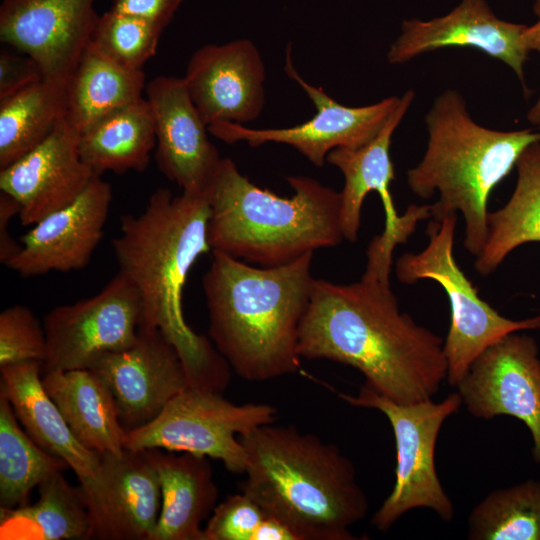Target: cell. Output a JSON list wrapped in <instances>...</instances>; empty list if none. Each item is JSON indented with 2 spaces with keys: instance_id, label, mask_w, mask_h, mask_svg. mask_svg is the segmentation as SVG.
<instances>
[{
  "instance_id": "cell-1",
  "label": "cell",
  "mask_w": 540,
  "mask_h": 540,
  "mask_svg": "<svg viewBox=\"0 0 540 540\" xmlns=\"http://www.w3.org/2000/svg\"><path fill=\"white\" fill-rule=\"evenodd\" d=\"M298 352L357 369L401 404L432 399L447 379L443 338L400 311L390 280L364 273L351 284L315 279Z\"/></svg>"
},
{
  "instance_id": "cell-2",
  "label": "cell",
  "mask_w": 540,
  "mask_h": 540,
  "mask_svg": "<svg viewBox=\"0 0 540 540\" xmlns=\"http://www.w3.org/2000/svg\"><path fill=\"white\" fill-rule=\"evenodd\" d=\"M210 204L205 193L156 189L138 215L120 219L112 248L119 271L136 287L143 306L141 326L157 328L176 347L189 387L222 394L231 367L212 341L186 322L183 290L192 266L211 250Z\"/></svg>"
},
{
  "instance_id": "cell-3",
  "label": "cell",
  "mask_w": 540,
  "mask_h": 540,
  "mask_svg": "<svg viewBox=\"0 0 540 540\" xmlns=\"http://www.w3.org/2000/svg\"><path fill=\"white\" fill-rule=\"evenodd\" d=\"M313 254L255 267L212 251L202 278L209 338L242 379L267 381L299 370V328L316 279Z\"/></svg>"
},
{
  "instance_id": "cell-4",
  "label": "cell",
  "mask_w": 540,
  "mask_h": 540,
  "mask_svg": "<svg viewBox=\"0 0 540 540\" xmlns=\"http://www.w3.org/2000/svg\"><path fill=\"white\" fill-rule=\"evenodd\" d=\"M246 453L240 491L301 540H356L350 528L369 508L352 461L332 443L273 423L240 435Z\"/></svg>"
},
{
  "instance_id": "cell-5",
  "label": "cell",
  "mask_w": 540,
  "mask_h": 540,
  "mask_svg": "<svg viewBox=\"0 0 540 540\" xmlns=\"http://www.w3.org/2000/svg\"><path fill=\"white\" fill-rule=\"evenodd\" d=\"M286 179L294 194L281 197L222 158L206 191L211 251L275 267L345 240L339 192L307 176Z\"/></svg>"
},
{
  "instance_id": "cell-6",
  "label": "cell",
  "mask_w": 540,
  "mask_h": 540,
  "mask_svg": "<svg viewBox=\"0 0 540 540\" xmlns=\"http://www.w3.org/2000/svg\"><path fill=\"white\" fill-rule=\"evenodd\" d=\"M428 141L421 161L406 173L413 194L438 199L430 204L433 220L462 215L464 247L477 257L488 232L492 191L515 168L522 152L540 141L532 129L501 131L484 127L469 114L462 94L447 89L425 115Z\"/></svg>"
},
{
  "instance_id": "cell-7",
  "label": "cell",
  "mask_w": 540,
  "mask_h": 540,
  "mask_svg": "<svg viewBox=\"0 0 540 540\" xmlns=\"http://www.w3.org/2000/svg\"><path fill=\"white\" fill-rule=\"evenodd\" d=\"M456 224L457 214L440 220L432 219L426 229V247L418 253H404L395 264L400 282L411 285L424 279L433 280L447 295L451 320L444 340V353L447 360L446 382L452 387L491 345L513 332L540 329V315L510 319L479 297L477 289L454 257Z\"/></svg>"
},
{
  "instance_id": "cell-8",
  "label": "cell",
  "mask_w": 540,
  "mask_h": 540,
  "mask_svg": "<svg viewBox=\"0 0 540 540\" xmlns=\"http://www.w3.org/2000/svg\"><path fill=\"white\" fill-rule=\"evenodd\" d=\"M335 392L352 406L380 411L393 430L395 483L373 515L372 525L385 532L404 514L417 508L433 511L444 522L452 521L454 505L437 474L435 447L443 423L462 405L458 392L449 394L440 402L430 399L413 404L392 401L366 384L357 395Z\"/></svg>"
},
{
  "instance_id": "cell-9",
  "label": "cell",
  "mask_w": 540,
  "mask_h": 540,
  "mask_svg": "<svg viewBox=\"0 0 540 540\" xmlns=\"http://www.w3.org/2000/svg\"><path fill=\"white\" fill-rule=\"evenodd\" d=\"M277 409L264 403L234 404L222 394L188 387L149 423L125 430V449L157 448L220 460L244 474L246 453L239 436L274 423Z\"/></svg>"
},
{
  "instance_id": "cell-10",
  "label": "cell",
  "mask_w": 540,
  "mask_h": 540,
  "mask_svg": "<svg viewBox=\"0 0 540 540\" xmlns=\"http://www.w3.org/2000/svg\"><path fill=\"white\" fill-rule=\"evenodd\" d=\"M415 97L413 90L400 96L396 109L389 120L367 144L357 147H341L332 150L327 162L337 167L344 176L340 195V216L344 239L356 242L361 225V209L368 193L379 194L385 212V226L380 235L368 245L366 266L383 272H391L393 251L398 244L406 243L417 224L429 219L430 205H410L399 215L396 211L390 185L395 177L390 156L392 136L409 110Z\"/></svg>"
},
{
  "instance_id": "cell-11",
  "label": "cell",
  "mask_w": 540,
  "mask_h": 540,
  "mask_svg": "<svg viewBox=\"0 0 540 540\" xmlns=\"http://www.w3.org/2000/svg\"><path fill=\"white\" fill-rule=\"evenodd\" d=\"M142 316L140 295L120 272L96 295L53 308L43 321L47 351L42 374L89 369L102 355L130 347Z\"/></svg>"
},
{
  "instance_id": "cell-12",
  "label": "cell",
  "mask_w": 540,
  "mask_h": 540,
  "mask_svg": "<svg viewBox=\"0 0 540 540\" xmlns=\"http://www.w3.org/2000/svg\"><path fill=\"white\" fill-rule=\"evenodd\" d=\"M290 48L289 45L284 70L313 102L316 108L313 117L289 128L255 129L226 122L210 125L208 131L228 144L240 141L251 147L269 142L287 144L316 167L324 166L328 154L336 148H357L375 138L396 109L400 97L391 96L361 107L342 105L299 75Z\"/></svg>"
},
{
  "instance_id": "cell-13",
  "label": "cell",
  "mask_w": 540,
  "mask_h": 540,
  "mask_svg": "<svg viewBox=\"0 0 540 540\" xmlns=\"http://www.w3.org/2000/svg\"><path fill=\"white\" fill-rule=\"evenodd\" d=\"M513 332L484 350L455 386L474 417H514L532 437V458L540 465V356L536 340Z\"/></svg>"
},
{
  "instance_id": "cell-14",
  "label": "cell",
  "mask_w": 540,
  "mask_h": 540,
  "mask_svg": "<svg viewBox=\"0 0 540 540\" xmlns=\"http://www.w3.org/2000/svg\"><path fill=\"white\" fill-rule=\"evenodd\" d=\"M0 370V394L8 398L29 436L73 470L91 514L92 538L105 540L108 489L100 453L77 439L47 395L42 385L41 362L27 361Z\"/></svg>"
},
{
  "instance_id": "cell-15",
  "label": "cell",
  "mask_w": 540,
  "mask_h": 540,
  "mask_svg": "<svg viewBox=\"0 0 540 540\" xmlns=\"http://www.w3.org/2000/svg\"><path fill=\"white\" fill-rule=\"evenodd\" d=\"M89 369L111 392L125 430L155 419L176 395L189 387L176 347L157 328L140 326L130 347L102 355Z\"/></svg>"
},
{
  "instance_id": "cell-16",
  "label": "cell",
  "mask_w": 540,
  "mask_h": 540,
  "mask_svg": "<svg viewBox=\"0 0 540 540\" xmlns=\"http://www.w3.org/2000/svg\"><path fill=\"white\" fill-rule=\"evenodd\" d=\"M96 0H2L0 40L33 58L45 78L67 83L99 15Z\"/></svg>"
},
{
  "instance_id": "cell-17",
  "label": "cell",
  "mask_w": 540,
  "mask_h": 540,
  "mask_svg": "<svg viewBox=\"0 0 540 540\" xmlns=\"http://www.w3.org/2000/svg\"><path fill=\"white\" fill-rule=\"evenodd\" d=\"M205 124L244 125L257 119L265 105V66L247 39L206 44L190 57L182 77Z\"/></svg>"
},
{
  "instance_id": "cell-18",
  "label": "cell",
  "mask_w": 540,
  "mask_h": 540,
  "mask_svg": "<svg viewBox=\"0 0 540 540\" xmlns=\"http://www.w3.org/2000/svg\"><path fill=\"white\" fill-rule=\"evenodd\" d=\"M526 25L500 19L486 0H461L444 16L405 20L387 52L390 64H403L442 48L470 47L506 64L524 83L528 59Z\"/></svg>"
},
{
  "instance_id": "cell-19",
  "label": "cell",
  "mask_w": 540,
  "mask_h": 540,
  "mask_svg": "<svg viewBox=\"0 0 540 540\" xmlns=\"http://www.w3.org/2000/svg\"><path fill=\"white\" fill-rule=\"evenodd\" d=\"M111 200V185L95 176L72 203L34 224L5 265L22 277L83 269L103 237Z\"/></svg>"
},
{
  "instance_id": "cell-20",
  "label": "cell",
  "mask_w": 540,
  "mask_h": 540,
  "mask_svg": "<svg viewBox=\"0 0 540 540\" xmlns=\"http://www.w3.org/2000/svg\"><path fill=\"white\" fill-rule=\"evenodd\" d=\"M160 171L183 192L205 193L222 159L183 78L157 76L146 86Z\"/></svg>"
},
{
  "instance_id": "cell-21",
  "label": "cell",
  "mask_w": 540,
  "mask_h": 540,
  "mask_svg": "<svg viewBox=\"0 0 540 540\" xmlns=\"http://www.w3.org/2000/svg\"><path fill=\"white\" fill-rule=\"evenodd\" d=\"M97 176L82 160L79 132L64 119L26 155L0 170V191L20 205L23 226H31L72 203Z\"/></svg>"
},
{
  "instance_id": "cell-22",
  "label": "cell",
  "mask_w": 540,
  "mask_h": 540,
  "mask_svg": "<svg viewBox=\"0 0 540 540\" xmlns=\"http://www.w3.org/2000/svg\"><path fill=\"white\" fill-rule=\"evenodd\" d=\"M162 503L152 540H207L201 523L216 507L218 489L207 457L147 449Z\"/></svg>"
},
{
  "instance_id": "cell-23",
  "label": "cell",
  "mask_w": 540,
  "mask_h": 540,
  "mask_svg": "<svg viewBox=\"0 0 540 540\" xmlns=\"http://www.w3.org/2000/svg\"><path fill=\"white\" fill-rule=\"evenodd\" d=\"M100 455L108 489L105 540H152L162 495L148 450Z\"/></svg>"
},
{
  "instance_id": "cell-24",
  "label": "cell",
  "mask_w": 540,
  "mask_h": 540,
  "mask_svg": "<svg viewBox=\"0 0 540 540\" xmlns=\"http://www.w3.org/2000/svg\"><path fill=\"white\" fill-rule=\"evenodd\" d=\"M41 378L47 395L82 444L100 454L123 452L125 429L113 396L91 369L56 370Z\"/></svg>"
},
{
  "instance_id": "cell-25",
  "label": "cell",
  "mask_w": 540,
  "mask_h": 540,
  "mask_svg": "<svg viewBox=\"0 0 540 540\" xmlns=\"http://www.w3.org/2000/svg\"><path fill=\"white\" fill-rule=\"evenodd\" d=\"M155 147L154 117L144 97L106 114L79 133L81 158L97 176L106 171L143 172Z\"/></svg>"
},
{
  "instance_id": "cell-26",
  "label": "cell",
  "mask_w": 540,
  "mask_h": 540,
  "mask_svg": "<svg viewBox=\"0 0 540 540\" xmlns=\"http://www.w3.org/2000/svg\"><path fill=\"white\" fill-rule=\"evenodd\" d=\"M517 179L508 201L488 214L485 245L476 271L493 273L516 248L540 242V141L529 145L516 163Z\"/></svg>"
},
{
  "instance_id": "cell-27",
  "label": "cell",
  "mask_w": 540,
  "mask_h": 540,
  "mask_svg": "<svg viewBox=\"0 0 540 540\" xmlns=\"http://www.w3.org/2000/svg\"><path fill=\"white\" fill-rule=\"evenodd\" d=\"M143 70L125 68L87 45L67 82L65 120L79 133L106 114L142 99Z\"/></svg>"
},
{
  "instance_id": "cell-28",
  "label": "cell",
  "mask_w": 540,
  "mask_h": 540,
  "mask_svg": "<svg viewBox=\"0 0 540 540\" xmlns=\"http://www.w3.org/2000/svg\"><path fill=\"white\" fill-rule=\"evenodd\" d=\"M32 505L0 508L1 539H90L91 514L81 487H74L57 472L39 486Z\"/></svg>"
},
{
  "instance_id": "cell-29",
  "label": "cell",
  "mask_w": 540,
  "mask_h": 540,
  "mask_svg": "<svg viewBox=\"0 0 540 540\" xmlns=\"http://www.w3.org/2000/svg\"><path fill=\"white\" fill-rule=\"evenodd\" d=\"M66 87L44 78L0 100V170L42 143L65 119Z\"/></svg>"
},
{
  "instance_id": "cell-30",
  "label": "cell",
  "mask_w": 540,
  "mask_h": 540,
  "mask_svg": "<svg viewBox=\"0 0 540 540\" xmlns=\"http://www.w3.org/2000/svg\"><path fill=\"white\" fill-rule=\"evenodd\" d=\"M8 398L0 394V508L28 504L34 487L69 466L39 446L19 425Z\"/></svg>"
},
{
  "instance_id": "cell-31",
  "label": "cell",
  "mask_w": 540,
  "mask_h": 540,
  "mask_svg": "<svg viewBox=\"0 0 540 540\" xmlns=\"http://www.w3.org/2000/svg\"><path fill=\"white\" fill-rule=\"evenodd\" d=\"M467 523L469 540H540V480L491 491Z\"/></svg>"
},
{
  "instance_id": "cell-32",
  "label": "cell",
  "mask_w": 540,
  "mask_h": 540,
  "mask_svg": "<svg viewBox=\"0 0 540 540\" xmlns=\"http://www.w3.org/2000/svg\"><path fill=\"white\" fill-rule=\"evenodd\" d=\"M162 32L148 21L110 9L99 15L88 44L125 68L142 70L156 54Z\"/></svg>"
},
{
  "instance_id": "cell-33",
  "label": "cell",
  "mask_w": 540,
  "mask_h": 540,
  "mask_svg": "<svg viewBox=\"0 0 540 540\" xmlns=\"http://www.w3.org/2000/svg\"><path fill=\"white\" fill-rule=\"evenodd\" d=\"M47 342L44 326L23 305H13L0 314V368L27 361L43 362Z\"/></svg>"
},
{
  "instance_id": "cell-34",
  "label": "cell",
  "mask_w": 540,
  "mask_h": 540,
  "mask_svg": "<svg viewBox=\"0 0 540 540\" xmlns=\"http://www.w3.org/2000/svg\"><path fill=\"white\" fill-rule=\"evenodd\" d=\"M267 512L244 492L216 505L204 529L207 540H254Z\"/></svg>"
},
{
  "instance_id": "cell-35",
  "label": "cell",
  "mask_w": 540,
  "mask_h": 540,
  "mask_svg": "<svg viewBox=\"0 0 540 540\" xmlns=\"http://www.w3.org/2000/svg\"><path fill=\"white\" fill-rule=\"evenodd\" d=\"M44 78L41 66L30 56L1 51L0 100L13 96Z\"/></svg>"
},
{
  "instance_id": "cell-36",
  "label": "cell",
  "mask_w": 540,
  "mask_h": 540,
  "mask_svg": "<svg viewBox=\"0 0 540 540\" xmlns=\"http://www.w3.org/2000/svg\"><path fill=\"white\" fill-rule=\"evenodd\" d=\"M183 0H113V10L148 21L165 30Z\"/></svg>"
},
{
  "instance_id": "cell-37",
  "label": "cell",
  "mask_w": 540,
  "mask_h": 540,
  "mask_svg": "<svg viewBox=\"0 0 540 540\" xmlns=\"http://www.w3.org/2000/svg\"><path fill=\"white\" fill-rule=\"evenodd\" d=\"M19 203L7 193L0 192V262L5 265L20 250L19 245L9 234L8 224L10 220L20 214Z\"/></svg>"
},
{
  "instance_id": "cell-38",
  "label": "cell",
  "mask_w": 540,
  "mask_h": 540,
  "mask_svg": "<svg viewBox=\"0 0 540 540\" xmlns=\"http://www.w3.org/2000/svg\"><path fill=\"white\" fill-rule=\"evenodd\" d=\"M533 10L537 21L531 26H526L523 40L529 52L536 51L540 54V0H534ZM527 120L530 124L540 127V95L529 109Z\"/></svg>"
},
{
  "instance_id": "cell-39",
  "label": "cell",
  "mask_w": 540,
  "mask_h": 540,
  "mask_svg": "<svg viewBox=\"0 0 540 540\" xmlns=\"http://www.w3.org/2000/svg\"><path fill=\"white\" fill-rule=\"evenodd\" d=\"M254 540H301V537L289 524L267 513Z\"/></svg>"
}]
</instances>
